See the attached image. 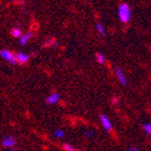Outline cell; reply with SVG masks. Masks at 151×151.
Here are the masks:
<instances>
[{
  "instance_id": "6da1fadb",
  "label": "cell",
  "mask_w": 151,
  "mask_h": 151,
  "mask_svg": "<svg viewBox=\"0 0 151 151\" xmlns=\"http://www.w3.org/2000/svg\"><path fill=\"white\" fill-rule=\"evenodd\" d=\"M131 8L128 3H121L119 4L117 8V16L121 22L123 23H128L131 19Z\"/></svg>"
},
{
  "instance_id": "7a4b0ae2",
  "label": "cell",
  "mask_w": 151,
  "mask_h": 151,
  "mask_svg": "<svg viewBox=\"0 0 151 151\" xmlns=\"http://www.w3.org/2000/svg\"><path fill=\"white\" fill-rule=\"evenodd\" d=\"M0 57L4 59L5 61H8V63H12V65H17L18 61H17V58H16V54H14L13 52L9 50H0Z\"/></svg>"
},
{
  "instance_id": "3957f363",
  "label": "cell",
  "mask_w": 151,
  "mask_h": 151,
  "mask_svg": "<svg viewBox=\"0 0 151 151\" xmlns=\"http://www.w3.org/2000/svg\"><path fill=\"white\" fill-rule=\"evenodd\" d=\"M114 73H115L116 78H117V81H119V83H121V85H123V86H127V85H128L126 74L124 73V71L122 70L121 68L114 69Z\"/></svg>"
},
{
  "instance_id": "277c9868",
  "label": "cell",
  "mask_w": 151,
  "mask_h": 151,
  "mask_svg": "<svg viewBox=\"0 0 151 151\" xmlns=\"http://www.w3.org/2000/svg\"><path fill=\"white\" fill-rule=\"evenodd\" d=\"M16 137L13 135H6L4 139H2V146L4 148H8V149H11L16 145Z\"/></svg>"
},
{
  "instance_id": "5b68a950",
  "label": "cell",
  "mask_w": 151,
  "mask_h": 151,
  "mask_svg": "<svg viewBox=\"0 0 151 151\" xmlns=\"http://www.w3.org/2000/svg\"><path fill=\"white\" fill-rule=\"evenodd\" d=\"M99 121H101V126H103V128L106 131L112 130V123H111L110 119H109L106 114H101V116H99Z\"/></svg>"
},
{
  "instance_id": "8992f818",
  "label": "cell",
  "mask_w": 151,
  "mask_h": 151,
  "mask_svg": "<svg viewBox=\"0 0 151 151\" xmlns=\"http://www.w3.org/2000/svg\"><path fill=\"white\" fill-rule=\"evenodd\" d=\"M59 99H60V94L57 93V92H53V93H51L50 95L47 96L45 101L49 105H55L59 101Z\"/></svg>"
},
{
  "instance_id": "52a82bcc",
  "label": "cell",
  "mask_w": 151,
  "mask_h": 151,
  "mask_svg": "<svg viewBox=\"0 0 151 151\" xmlns=\"http://www.w3.org/2000/svg\"><path fill=\"white\" fill-rule=\"evenodd\" d=\"M16 58H17V61L19 63L25 65V63L30 60V55H29V54L22 53V52H18V53L16 54Z\"/></svg>"
},
{
  "instance_id": "ba28073f",
  "label": "cell",
  "mask_w": 151,
  "mask_h": 151,
  "mask_svg": "<svg viewBox=\"0 0 151 151\" xmlns=\"http://www.w3.org/2000/svg\"><path fill=\"white\" fill-rule=\"evenodd\" d=\"M32 36H33L32 31H30V32H27L25 34H22V36L19 38V45H25L27 43L29 42V40H30L31 38H32Z\"/></svg>"
},
{
  "instance_id": "9c48e42d",
  "label": "cell",
  "mask_w": 151,
  "mask_h": 151,
  "mask_svg": "<svg viewBox=\"0 0 151 151\" xmlns=\"http://www.w3.org/2000/svg\"><path fill=\"white\" fill-rule=\"evenodd\" d=\"M11 33H12L13 37H15V38H20L21 36H22V31L19 28H14Z\"/></svg>"
},
{
  "instance_id": "30bf717a",
  "label": "cell",
  "mask_w": 151,
  "mask_h": 151,
  "mask_svg": "<svg viewBox=\"0 0 151 151\" xmlns=\"http://www.w3.org/2000/svg\"><path fill=\"white\" fill-rule=\"evenodd\" d=\"M63 150H65V151H78L77 148H75V147H74L73 145H71L70 143H65L63 145Z\"/></svg>"
},
{
  "instance_id": "8fae6325",
  "label": "cell",
  "mask_w": 151,
  "mask_h": 151,
  "mask_svg": "<svg viewBox=\"0 0 151 151\" xmlns=\"http://www.w3.org/2000/svg\"><path fill=\"white\" fill-rule=\"evenodd\" d=\"M96 30H97V32L101 34V36H105L106 35V29L104 28V25L101 24V23H96Z\"/></svg>"
},
{
  "instance_id": "7c38bea8",
  "label": "cell",
  "mask_w": 151,
  "mask_h": 151,
  "mask_svg": "<svg viewBox=\"0 0 151 151\" xmlns=\"http://www.w3.org/2000/svg\"><path fill=\"white\" fill-rule=\"evenodd\" d=\"M96 60H97L98 63L103 65V63H106V57H105V55L103 53H97L96 54Z\"/></svg>"
},
{
  "instance_id": "4fadbf2b",
  "label": "cell",
  "mask_w": 151,
  "mask_h": 151,
  "mask_svg": "<svg viewBox=\"0 0 151 151\" xmlns=\"http://www.w3.org/2000/svg\"><path fill=\"white\" fill-rule=\"evenodd\" d=\"M143 130L147 135H151V123H146L143 125Z\"/></svg>"
},
{
  "instance_id": "5bb4252c",
  "label": "cell",
  "mask_w": 151,
  "mask_h": 151,
  "mask_svg": "<svg viewBox=\"0 0 151 151\" xmlns=\"http://www.w3.org/2000/svg\"><path fill=\"white\" fill-rule=\"evenodd\" d=\"M54 135H55L56 139H63L65 137V131L61 130V129H57V130L54 131Z\"/></svg>"
},
{
  "instance_id": "9a60e30c",
  "label": "cell",
  "mask_w": 151,
  "mask_h": 151,
  "mask_svg": "<svg viewBox=\"0 0 151 151\" xmlns=\"http://www.w3.org/2000/svg\"><path fill=\"white\" fill-rule=\"evenodd\" d=\"M56 45H57V43L55 42L54 39H48V40L42 45V47H56Z\"/></svg>"
},
{
  "instance_id": "2e32d148",
  "label": "cell",
  "mask_w": 151,
  "mask_h": 151,
  "mask_svg": "<svg viewBox=\"0 0 151 151\" xmlns=\"http://www.w3.org/2000/svg\"><path fill=\"white\" fill-rule=\"evenodd\" d=\"M95 135V132H94L93 130H88L85 132V136L86 137H88V139H91V137H93V136Z\"/></svg>"
},
{
  "instance_id": "e0dca14e",
  "label": "cell",
  "mask_w": 151,
  "mask_h": 151,
  "mask_svg": "<svg viewBox=\"0 0 151 151\" xmlns=\"http://www.w3.org/2000/svg\"><path fill=\"white\" fill-rule=\"evenodd\" d=\"M127 151H139V149L137 147H130V148L127 149Z\"/></svg>"
},
{
  "instance_id": "ac0fdd59",
  "label": "cell",
  "mask_w": 151,
  "mask_h": 151,
  "mask_svg": "<svg viewBox=\"0 0 151 151\" xmlns=\"http://www.w3.org/2000/svg\"><path fill=\"white\" fill-rule=\"evenodd\" d=\"M117 101H119V99H117V98H113V101H112V104H116Z\"/></svg>"
},
{
  "instance_id": "d6986e66",
  "label": "cell",
  "mask_w": 151,
  "mask_h": 151,
  "mask_svg": "<svg viewBox=\"0 0 151 151\" xmlns=\"http://www.w3.org/2000/svg\"><path fill=\"white\" fill-rule=\"evenodd\" d=\"M9 151H16V150H13V149H12V150H9Z\"/></svg>"
}]
</instances>
